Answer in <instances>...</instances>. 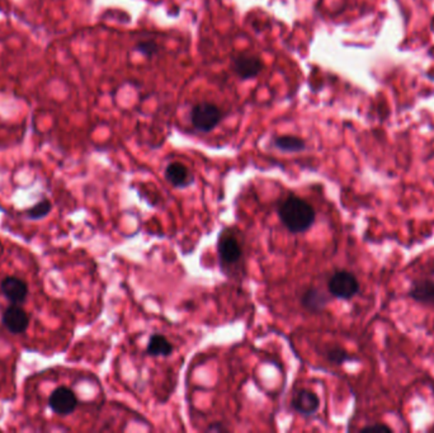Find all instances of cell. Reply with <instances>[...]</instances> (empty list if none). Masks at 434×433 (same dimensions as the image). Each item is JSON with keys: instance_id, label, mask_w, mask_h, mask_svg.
<instances>
[{"instance_id": "7c38bea8", "label": "cell", "mask_w": 434, "mask_h": 433, "mask_svg": "<svg viewBox=\"0 0 434 433\" xmlns=\"http://www.w3.org/2000/svg\"><path fill=\"white\" fill-rule=\"evenodd\" d=\"M171 352H173V346L166 339V337L160 336V334H154V336L150 337L148 348H146V354L148 356L166 357V356L171 354Z\"/></svg>"}, {"instance_id": "5b68a950", "label": "cell", "mask_w": 434, "mask_h": 433, "mask_svg": "<svg viewBox=\"0 0 434 433\" xmlns=\"http://www.w3.org/2000/svg\"><path fill=\"white\" fill-rule=\"evenodd\" d=\"M1 322L11 334H21L29 328V317L18 304H13L3 313Z\"/></svg>"}, {"instance_id": "2e32d148", "label": "cell", "mask_w": 434, "mask_h": 433, "mask_svg": "<svg viewBox=\"0 0 434 433\" xmlns=\"http://www.w3.org/2000/svg\"><path fill=\"white\" fill-rule=\"evenodd\" d=\"M326 356H328V359H329L330 362L337 364V365H342L345 361L350 359V356L340 347L329 348Z\"/></svg>"}, {"instance_id": "9a60e30c", "label": "cell", "mask_w": 434, "mask_h": 433, "mask_svg": "<svg viewBox=\"0 0 434 433\" xmlns=\"http://www.w3.org/2000/svg\"><path fill=\"white\" fill-rule=\"evenodd\" d=\"M51 207V202L45 199V200L40 201L39 204H36L34 207H31L27 214L31 220H40L50 214Z\"/></svg>"}, {"instance_id": "8fae6325", "label": "cell", "mask_w": 434, "mask_h": 433, "mask_svg": "<svg viewBox=\"0 0 434 433\" xmlns=\"http://www.w3.org/2000/svg\"><path fill=\"white\" fill-rule=\"evenodd\" d=\"M218 254L223 263L234 264L241 257V248L238 240L233 237H225L218 242Z\"/></svg>"}, {"instance_id": "5bb4252c", "label": "cell", "mask_w": 434, "mask_h": 433, "mask_svg": "<svg viewBox=\"0 0 434 433\" xmlns=\"http://www.w3.org/2000/svg\"><path fill=\"white\" fill-rule=\"evenodd\" d=\"M273 143L276 148L280 149L282 151H287V153H298L306 148V144L303 139L291 136V135L276 137Z\"/></svg>"}, {"instance_id": "7a4b0ae2", "label": "cell", "mask_w": 434, "mask_h": 433, "mask_svg": "<svg viewBox=\"0 0 434 433\" xmlns=\"http://www.w3.org/2000/svg\"><path fill=\"white\" fill-rule=\"evenodd\" d=\"M223 120V112L212 103H198L191 111V121L194 129L210 132Z\"/></svg>"}, {"instance_id": "3957f363", "label": "cell", "mask_w": 434, "mask_h": 433, "mask_svg": "<svg viewBox=\"0 0 434 433\" xmlns=\"http://www.w3.org/2000/svg\"><path fill=\"white\" fill-rule=\"evenodd\" d=\"M328 289L333 297L342 300H349L358 294L360 282L350 272L338 271L329 279Z\"/></svg>"}, {"instance_id": "4fadbf2b", "label": "cell", "mask_w": 434, "mask_h": 433, "mask_svg": "<svg viewBox=\"0 0 434 433\" xmlns=\"http://www.w3.org/2000/svg\"><path fill=\"white\" fill-rule=\"evenodd\" d=\"M329 299L326 294L319 289H310L303 295V304L305 308L311 312H320L326 308Z\"/></svg>"}, {"instance_id": "6da1fadb", "label": "cell", "mask_w": 434, "mask_h": 433, "mask_svg": "<svg viewBox=\"0 0 434 433\" xmlns=\"http://www.w3.org/2000/svg\"><path fill=\"white\" fill-rule=\"evenodd\" d=\"M281 222L291 233H305L314 225L315 211L308 202L290 196L280 207Z\"/></svg>"}, {"instance_id": "ba28073f", "label": "cell", "mask_w": 434, "mask_h": 433, "mask_svg": "<svg viewBox=\"0 0 434 433\" xmlns=\"http://www.w3.org/2000/svg\"><path fill=\"white\" fill-rule=\"evenodd\" d=\"M293 409L303 416H313L319 409L320 402L316 394L310 390H300L292 399Z\"/></svg>"}, {"instance_id": "8992f818", "label": "cell", "mask_w": 434, "mask_h": 433, "mask_svg": "<svg viewBox=\"0 0 434 433\" xmlns=\"http://www.w3.org/2000/svg\"><path fill=\"white\" fill-rule=\"evenodd\" d=\"M0 290L11 304H22L29 295V287L23 279L9 276L0 282Z\"/></svg>"}, {"instance_id": "9c48e42d", "label": "cell", "mask_w": 434, "mask_h": 433, "mask_svg": "<svg viewBox=\"0 0 434 433\" xmlns=\"http://www.w3.org/2000/svg\"><path fill=\"white\" fill-rule=\"evenodd\" d=\"M166 178L168 182L171 183L177 189H186L193 183L194 178L188 168L183 166L182 163H171L166 166Z\"/></svg>"}, {"instance_id": "ac0fdd59", "label": "cell", "mask_w": 434, "mask_h": 433, "mask_svg": "<svg viewBox=\"0 0 434 433\" xmlns=\"http://www.w3.org/2000/svg\"><path fill=\"white\" fill-rule=\"evenodd\" d=\"M362 431H380V432H391L393 429L386 426V424H372V426H367V427L362 428Z\"/></svg>"}, {"instance_id": "e0dca14e", "label": "cell", "mask_w": 434, "mask_h": 433, "mask_svg": "<svg viewBox=\"0 0 434 433\" xmlns=\"http://www.w3.org/2000/svg\"><path fill=\"white\" fill-rule=\"evenodd\" d=\"M136 50L146 57H151L154 56L155 54H158L159 47L154 41H141L137 44Z\"/></svg>"}, {"instance_id": "277c9868", "label": "cell", "mask_w": 434, "mask_h": 433, "mask_svg": "<svg viewBox=\"0 0 434 433\" xmlns=\"http://www.w3.org/2000/svg\"><path fill=\"white\" fill-rule=\"evenodd\" d=\"M49 407L59 416L66 417L71 414L78 407L76 395L71 389L59 387L52 392L49 398Z\"/></svg>"}, {"instance_id": "52a82bcc", "label": "cell", "mask_w": 434, "mask_h": 433, "mask_svg": "<svg viewBox=\"0 0 434 433\" xmlns=\"http://www.w3.org/2000/svg\"><path fill=\"white\" fill-rule=\"evenodd\" d=\"M234 71L241 79H253L261 74L264 65L262 60L251 55H240L234 60Z\"/></svg>"}, {"instance_id": "d6986e66", "label": "cell", "mask_w": 434, "mask_h": 433, "mask_svg": "<svg viewBox=\"0 0 434 433\" xmlns=\"http://www.w3.org/2000/svg\"><path fill=\"white\" fill-rule=\"evenodd\" d=\"M223 429H225V428L218 427V426L208 428V431H223Z\"/></svg>"}, {"instance_id": "30bf717a", "label": "cell", "mask_w": 434, "mask_h": 433, "mask_svg": "<svg viewBox=\"0 0 434 433\" xmlns=\"http://www.w3.org/2000/svg\"><path fill=\"white\" fill-rule=\"evenodd\" d=\"M409 297L420 304H434V281L415 279L409 290Z\"/></svg>"}]
</instances>
